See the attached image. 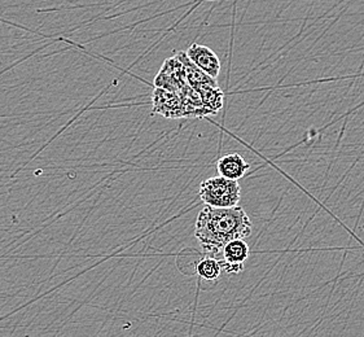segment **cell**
Listing matches in <instances>:
<instances>
[{"label": "cell", "instance_id": "6da1fadb", "mask_svg": "<svg viewBox=\"0 0 364 337\" xmlns=\"http://www.w3.org/2000/svg\"><path fill=\"white\" fill-rule=\"evenodd\" d=\"M253 223L240 208H211L205 205L197 215L195 236L204 255L220 258L227 244L236 239H247Z\"/></svg>", "mask_w": 364, "mask_h": 337}, {"label": "cell", "instance_id": "7a4b0ae2", "mask_svg": "<svg viewBox=\"0 0 364 337\" xmlns=\"http://www.w3.org/2000/svg\"><path fill=\"white\" fill-rule=\"evenodd\" d=\"M198 198L211 208H235L240 203V184L223 176H211L200 184Z\"/></svg>", "mask_w": 364, "mask_h": 337}, {"label": "cell", "instance_id": "3957f363", "mask_svg": "<svg viewBox=\"0 0 364 337\" xmlns=\"http://www.w3.org/2000/svg\"><path fill=\"white\" fill-rule=\"evenodd\" d=\"M250 250L244 239H236L228 242L222 250L219 261L227 274H240L244 272L245 262L248 261Z\"/></svg>", "mask_w": 364, "mask_h": 337}, {"label": "cell", "instance_id": "277c9868", "mask_svg": "<svg viewBox=\"0 0 364 337\" xmlns=\"http://www.w3.org/2000/svg\"><path fill=\"white\" fill-rule=\"evenodd\" d=\"M154 113L166 118H181L184 116V104L179 94L165 88L156 87L154 92Z\"/></svg>", "mask_w": 364, "mask_h": 337}, {"label": "cell", "instance_id": "5b68a950", "mask_svg": "<svg viewBox=\"0 0 364 337\" xmlns=\"http://www.w3.org/2000/svg\"><path fill=\"white\" fill-rule=\"evenodd\" d=\"M186 53L198 69H201L211 78L217 80L220 73V61L215 52L203 44L193 43L191 44Z\"/></svg>", "mask_w": 364, "mask_h": 337}, {"label": "cell", "instance_id": "8992f818", "mask_svg": "<svg viewBox=\"0 0 364 337\" xmlns=\"http://www.w3.org/2000/svg\"><path fill=\"white\" fill-rule=\"evenodd\" d=\"M250 166L245 159L239 154H227L222 156L217 162V171L220 176L239 181L247 174Z\"/></svg>", "mask_w": 364, "mask_h": 337}, {"label": "cell", "instance_id": "52a82bcc", "mask_svg": "<svg viewBox=\"0 0 364 337\" xmlns=\"http://www.w3.org/2000/svg\"><path fill=\"white\" fill-rule=\"evenodd\" d=\"M223 272L225 270L219 258L210 255L203 253V256L196 264V275L201 282L208 283V288L214 287L218 283L219 278Z\"/></svg>", "mask_w": 364, "mask_h": 337}, {"label": "cell", "instance_id": "ba28073f", "mask_svg": "<svg viewBox=\"0 0 364 337\" xmlns=\"http://www.w3.org/2000/svg\"><path fill=\"white\" fill-rule=\"evenodd\" d=\"M205 1H219V0H205Z\"/></svg>", "mask_w": 364, "mask_h": 337}]
</instances>
